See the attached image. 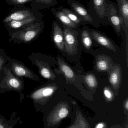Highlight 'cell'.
Returning a JSON list of instances; mask_svg holds the SVG:
<instances>
[{
	"instance_id": "1",
	"label": "cell",
	"mask_w": 128,
	"mask_h": 128,
	"mask_svg": "<svg viewBox=\"0 0 128 128\" xmlns=\"http://www.w3.org/2000/svg\"><path fill=\"white\" fill-rule=\"evenodd\" d=\"M44 26V22L43 20L31 24L9 34V41L14 44L29 43L37 39L43 31Z\"/></svg>"
},
{
	"instance_id": "2",
	"label": "cell",
	"mask_w": 128,
	"mask_h": 128,
	"mask_svg": "<svg viewBox=\"0 0 128 128\" xmlns=\"http://www.w3.org/2000/svg\"><path fill=\"white\" fill-rule=\"evenodd\" d=\"M24 82L23 78L16 76L10 68L5 66L0 73V93L11 91L17 92L20 93L22 102L24 98L22 93Z\"/></svg>"
},
{
	"instance_id": "3",
	"label": "cell",
	"mask_w": 128,
	"mask_h": 128,
	"mask_svg": "<svg viewBox=\"0 0 128 128\" xmlns=\"http://www.w3.org/2000/svg\"><path fill=\"white\" fill-rule=\"evenodd\" d=\"M58 88L56 84H50L37 89L30 94L29 98L33 101L37 112L41 111L43 107Z\"/></svg>"
},
{
	"instance_id": "4",
	"label": "cell",
	"mask_w": 128,
	"mask_h": 128,
	"mask_svg": "<svg viewBox=\"0 0 128 128\" xmlns=\"http://www.w3.org/2000/svg\"><path fill=\"white\" fill-rule=\"evenodd\" d=\"M109 0H90L87 8L89 14L97 24L99 22H108L106 17V11Z\"/></svg>"
},
{
	"instance_id": "5",
	"label": "cell",
	"mask_w": 128,
	"mask_h": 128,
	"mask_svg": "<svg viewBox=\"0 0 128 128\" xmlns=\"http://www.w3.org/2000/svg\"><path fill=\"white\" fill-rule=\"evenodd\" d=\"M10 68L14 74L18 78L25 77L33 80L38 81V76L22 62L11 59L5 66Z\"/></svg>"
},
{
	"instance_id": "6",
	"label": "cell",
	"mask_w": 128,
	"mask_h": 128,
	"mask_svg": "<svg viewBox=\"0 0 128 128\" xmlns=\"http://www.w3.org/2000/svg\"><path fill=\"white\" fill-rule=\"evenodd\" d=\"M64 35L65 49L69 55H74L78 51V32L75 29L62 26Z\"/></svg>"
},
{
	"instance_id": "7",
	"label": "cell",
	"mask_w": 128,
	"mask_h": 128,
	"mask_svg": "<svg viewBox=\"0 0 128 128\" xmlns=\"http://www.w3.org/2000/svg\"><path fill=\"white\" fill-rule=\"evenodd\" d=\"M106 17L116 32L120 34L121 30L122 22L119 14L118 6L116 4L110 0L106 11Z\"/></svg>"
},
{
	"instance_id": "8",
	"label": "cell",
	"mask_w": 128,
	"mask_h": 128,
	"mask_svg": "<svg viewBox=\"0 0 128 128\" xmlns=\"http://www.w3.org/2000/svg\"><path fill=\"white\" fill-rule=\"evenodd\" d=\"M41 14V13L32 8L19 9L15 11H11L3 20V22L6 23L11 21H20Z\"/></svg>"
},
{
	"instance_id": "9",
	"label": "cell",
	"mask_w": 128,
	"mask_h": 128,
	"mask_svg": "<svg viewBox=\"0 0 128 128\" xmlns=\"http://www.w3.org/2000/svg\"><path fill=\"white\" fill-rule=\"evenodd\" d=\"M67 3L70 7V10L75 12L83 21L93 25L97 24L94 21L87 8L81 3L76 0H68Z\"/></svg>"
},
{
	"instance_id": "10",
	"label": "cell",
	"mask_w": 128,
	"mask_h": 128,
	"mask_svg": "<svg viewBox=\"0 0 128 128\" xmlns=\"http://www.w3.org/2000/svg\"><path fill=\"white\" fill-rule=\"evenodd\" d=\"M44 17L43 14L26 19L20 21H13L4 23L7 30L9 32V34H13L17 31L34 22L41 21Z\"/></svg>"
},
{
	"instance_id": "11",
	"label": "cell",
	"mask_w": 128,
	"mask_h": 128,
	"mask_svg": "<svg viewBox=\"0 0 128 128\" xmlns=\"http://www.w3.org/2000/svg\"><path fill=\"white\" fill-rule=\"evenodd\" d=\"M68 113V110L67 106L64 104H61L58 108L52 112L47 116H46L45 121L46 128L50 126L55 122L65 118Z\"/></svg>"
},
{
	"instance_id": "12",
	"label": "cell",
	"mask_w": 128,
	"mask_h": 128,
	"mask_svg": "<svg viewBox=\"0 0 128 128\" xmlns=\"http://www.w3.org/2000/svg\"><path fill=\"white\" fill-rule=\"evenodd\" d=\"M52 34L53 42L59 50L65 52L63 30L58 22L55 20L53 22Z\"/></svg>"
},
{
	"instance_id": "13",
	"label": "cell",
	"mask_w": 128,
	"mask_h": 128,
	"mask_svg": "<svg viewBox=\"0 0 128 128\" xmlns=\"http://www.w3.org/2000/svg\"><path fill=\"white\" fill-rule=\"evenodd\" d=\"M29 58L33 64L37 66L39 74L47 80H55L56 76L55 74L46 64L38 58H35L32 56Z\"/></svg>"
},
{
	"instance_id": "14",
	"label": "cell",
	"mask_w": 128,
	"mask_h": 128,
	"mask_svg": "<svg viewBox=\"0 0 128 128\" xmlns=\"http://www.w3.org/2000/svg\"><path fill=\"white\" fill-rule=\"evenodd\" d=\"M119 14L122 22V28L127 34L128 28V0H116Z\"/></svg>"
},
{
	"instance_id": "15",
	"label": "cell",
	"mask_w": 128,
	"mask_h": 128,
	"mask_svg": "<svg viewBox=\"0 0 128 128\" xmlns=\"http://www.w3.org/2000/svg\"><path fill=\"white\" fill-rule=\"evenodd\" d=\"M58 64L59 70H55L56 72L63 74L66 79V82L68 83L73 82L76 76L72 68L60 58H58Z\"/></svg>"
},
{
	"instance_id": "16",
	"label": "cell",
	"mask_w": 128,
	"mask_h": 128,
	"mask_svg": "<svg viewBox=\"0 0 128 128\" xmlns=\"http://www.w3.org/2000/svg\"><path fill=\"white\" fill-rule=\"evenodd\" d=\"M89 31L92 38L98 43L114 52H116L115 46L106 36L95 30H90Z\"/></svg>"
},
{
	"instance_id": "17",
	"label": "cell",
	"mask_w": 128,
	"mask_h": 128,
	"mask_svg": "<svg viewBox=\"0 0 128 128\" xmlns=\"http://www.w3.org/2000/svg\"><path fill=\"white\" fill-rule=\"evenodd\" d=\"M110 84L115 89L118 88L121 80V69L118 64L114 65L109 72Z\"/></svg>"
},
{
	"instance_id": "18",
	"label": "cell",
	"mask_w": 128,
	"mask_h": 128,
	"mask_svg": "<svg viewBox=\"0 0 128 128\" xmlns=\"http://www.w3.org/2000/svg\"><path fill=\"white\" fill-rule=\"evenodd\" d=\"M110 58L105 55L98 56L96 59V69L99 72H109L113 67Z\"/></svg>"
},
{
	"instance_id": "19",
	"label": "cell",
	"mask_w": 128,
	"mask_h": 128,
	"mask_svg": "<svg viewBox=\"0 0 128 128\" xmlns=\"http://www.w3.org/2000/svg\"><path fill=\"white\" fill-rule=\"evenodd\" d=\"M50 10L59 22H61L62 25L74 29L78 28L63 12L58 10L56 8H51Z\"/></svg>"
},
{
	"instance_id": "20",
	"label": "cell",
	"mask_w": 128,
	"mask_h": 128,
	"mask_svg": "<svg viewBox=\"0 0 128 128\" xmlns=\"http://www.w3.org/2000/svg\"><path fill=\"white\" fill-rule=\"evenodd\" d=\"M20 120V118L17 116V113L16 112H12L9 120L0 115V128H14Z\"/></svg>"
},
{
	"instance_id": "21",
	"label": "cell",
	"mask_w": 128,
	"mask_h": 128,
	"mask_svg": "<svg viewBox=\"0 0 128 128\" xmlns=\"http://www.w3.org/2000/svg\"><path fill=\"white\" fill-rule=\"evenodd\" d=\"M57 4V0H33L31 5L32 8L38 11L49 8Z\"/></svg>"
},
{
	"instance_id": "22",
	"label": "cell",
	"mask_w": 128,
	"mask_h": 128,
	"mask_svg": "<svg viewBox=\"0 0 128 128\" xmlns=\"http://www.w3.org/2000/svg\"><path fill=\"white\" fill-rule=\"evenodd\" d=\"M57 10L64 13L70 20L75 24L77 27L82 24H87L86 22L83 21L75 12L70 9L64 7L63 6H60L58 8Z\"/></svg>"
},
{
	"instance_id": "23",
	"label": "cell",
	"mask_w": 128,
	"mask_h": 128,
	"mask_svg": "<svg viewBox=\"0 0 128 128\" xmlns=\"http://www.w3.org/2000/svg\"><path fill=\"white\" fill-rule=\"evenodd\" d=\"M81 32L82 42L84 47L88 50L90 49L92 45V38L90 35L89 30L87 28H83Z\"/></svg>"
},
{
	"instance_id": "24",
	"label": "cell",
	"mask_w": 128,
	"mask_h": 128,
	"mask_svg": "<svg viewBox=\"0 0 128 128\" xmlns=\"http://www.w3.org/2000/svg\"><path fill=\"white\" fill-rule=\"evenodd\" d=\"M84 80L87 86L90 88H95L97 86V79L93 74H87L84 77Z\"/></svg>"
},
{
	"instance_id": "25",
	"label": "cell",
	"mask_w": 128,
	"mask_h": 128,
	"mask_svg": "<svg viewBox=\"0 0 128 128\" xmlns=\"http://www.w3.org/2000/svg\"><path fill=\"white\" fill-rule=\"evenodd\" d=\"M11 59L6 55L4 50L0 48V73Z\"/></svg>"
},
{
	"instance_id": "26",
	"label": "cell",
	"mask_w": 128,
	"mask_h": 128,
	"mask_svg": "<svg viewBox=\"0 0 128 128\" xmlns=\"http://www.w3.org/2000/svg\"><path fill=\"white\" fill-rule=\"evenodd\" d=\"M33 0H5L8 4L16 6H22L29 3H31Z\"/></svg>"
},
{
	"instance_id": "27",
	"label": "cell",
	"mask_w": 128,
	"mask_h": 128,
	"mask_svg": "<svg viewBox=\"0 0 128 128\" xmlns=\"http://www.w3.org/2000/svg\"><path fill=\"white\" fill-rule=\"evenodd\" d=\"M103 94L105 98L108 100H112L113 96V94L111 89L108 86L104 87L103 90Z\"/></svg>"
},
{
	"instance_id": "28",
	"label": "cell",
	"mask_w": 128,
	"mask_h": 128,
	"mask_svg": "<svg viewBox=\"0 0 128 128\" xmlns=\"http://www.w3.org/2000/svg\"><path fill=\"white\" fill-rule=\"evenodd\" d=\"M104 127V124L102 123H100L97 125L95 128H103Z\"/></svg>"
},
{
	"instance_id": "29",
	"label": "cell",
	"mask_w": 128,
	"mask_h": 128,
	"mask_svg": "<svg viewBox=\"0 0 128 128\" xmlns=\"http://www.w3.org/2000/svg\"><path fill=\"white\" fill-rule=\"evenodd\" d=\"M125 108H126V109L127 110L128 108V101L127 99H126V101H125Z\"/></svg>"
},
{
	"instance_id": "30",
	"label": "cell",
	"mask_w": 128,
	"mask_h": 128,
	"mask_svg": "<svg viewBox=\"0 0 128 128\" xmlns=\"http://www.w3.org/2000/svg\"></svg>"
}]
</instances>
